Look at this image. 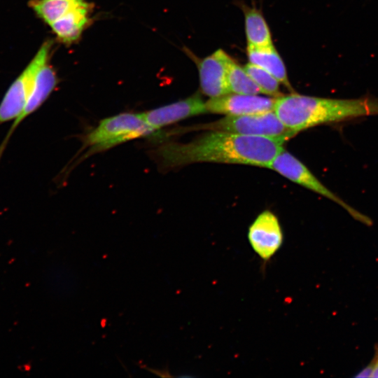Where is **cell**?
I'll list each match as a JSON object with an SVG mask.
<instances>
[{
    "label": "cell",
    "instance_id": "cell-7",
    "mask_svg": "<svg viewBox=\"0 0 378 378\" xmlns=\"http://www.w3.org/2000/svg\"><path fill=\"white\" fill-rule=\"evenodd\" d=\"M248 238L255 253L269 260L281 248L284 236L277 217L270 211L262 212L250 225Z\"/></svg>",
    "mask_w": 378,
    "mask_h": 378
},
{
    "label": "cell",
    "instance_id": "cell-5",
    "mask_svg": "<svg viewBox=\"0 0 378 378\" xmlns=\"http://www.w3.org/2000/svg\"><path fill=\"white\" fill-rule=\"evenodd\" d=\"M269 169L276 171L291 181L318 193L342 206L355 220L367 225L372 220L360 213L327 188L300 160L286 151L281 150L271 162Z\"/></svg>",
    "mask_w": 378,
    "mask_h": 378
},
{
    "label": "cell",
    "instance_id": "cell-10",
    "mask_svg": "<svg viewBox=\"0 0 378 378\" xmlns=\"http://www.w3.org/2000/svg\"><path fill=\"white\" fill-rule=\"evenodd\" d=\"M207 113L199 94L143 113L147 122L156 130L185 118Z\"/></svg>",
    "mask_w": 378,
    "mask_h": 378
},
{
    "label": "cell",
    "instance_id": "cell-2",
    "mask_svg": "<svg viewBox=\"0 0 378 378\" xmlns=\"http://www.w3.org/2000/svg\"><path fill=\"white\" fill-rule=\"evenodd\" d=\"M274 111L296 134L319 125L378 115V98H324L292 92L275 98Z\"/></svg>",
    "mask_w": 378,
    "mask_h": 378
},
{
    "label": "cell",
    "instance_id": "cell-3",
    "mask_svg": "<svg viewBox=\"0 0 378 378\" xmlns=\"http://www.w3.org/2000/svg\"><path fill=\"white\" fill-rule=\"evenodd\" d=\"M158 132L147 122L143 113H122L101 120L85 137L84 147L87 154H93Z\"/></svg>",
    "mask_w": 378,
    "mask_h": 378
},
{
    "label": "cell",
    "instance_id": "cell-11",
    "mask_svg": "<svg viewBox=\"0 0 378 378\" xmlns=\"http://www.w3.org/2000/svg\"><path fill=\"white\" fill-rule=\"evenodd\" d=\"M229 55L219 49L203 59L198 65L200 88L208 97H216L230 92L227 82Z\"/></svg>",
    "mask_w": 378,
    "mask_h": 378
},
{
    "label": "cell",
    "instance_id": "cell-12",
    "mask_svg": "<svg viewBox=\"0 0 378 378\" xmlns=\"http://www.w3.org/2000/svg\"><path fill=\"white\" fill-rule=\"evenodd\" d=\"M247 55L250 63L264 69L293 92L284 63L273 45L260 47L248 46Z\"/></svg>",
    "mask_w": 378,
    "mask_h": 378
},
{
    "label": "cell",
    "instance_id": "cell-9",
    "mask_svg": "<svg viewBox=\"0 0 378 378\" xmlns=\"http://www.w3.org/2000/svg\"><path fill=\"white\" fill-rule=\"evenodd\" d=\"M57 83V78L56 74L53 69L46 62L40 68L35 77L31 92L23 111L13 121L3 141L0 144V160L16 128L29 115L38 109L53 91Z\"/></svg>",
    "mask_w": 378,
    "mask_h": 378
},
{
    "label": "cell",
    "instance_id": "cell-8",
    "mask_svg": "<svg viewBox=\"0 0 378 378\" xmlns=\"http://www.w3.org/2000/svg\"><path fill=\"white\" fill-rule=\"evenodd\" d=\"M275 98L257 94H225L205 102L207 112L226 115H244L272 111Z\"/></svg>",
    "mask_w": 378,
    "mask_h": 378
},
{
    "label": "cell",
    "instance_id": "cell-6",
    "mask_svg": "<svg viewBox=\"0 0 378 378\" xmlns=\"http://www.w3.org/2000/svg\"><path fill=\"white\" fill-rule=\"evenodd\" d=\"M52 41L43 43L35 57L9 87L0 103V125L14 120L22 113L40 68L48 62Z\"/></svg>",
    "mask_w": 378,
    "mask_h": 378
},
{
    "label": "cell",
    "instance_id": "cell-14",
    "mask_svg": "<svg viewBox=\"0 0 378 378\" xmlns=\"http://www.w3.org/2000/svg\"><path fill=\"white\" fill-rule=\"evenodd\" d=\"M89 4L84 0H31L30 6L50 25L68 12Z\"/></svg>",
    "mask_w": 378,
    "mask_h": 378
},
{
    "label": "cell",
    "instance_id": "cell-16",
    "mask_svg": "<svg viewBox=\"0 0 378 378\" xmlns=\"http://www.w3.org/2000/svg\"><path fill=\"white\" fill-rule=\"evenodd\" d=\"M227 82L230 92L242 94L262 93L244 68L236 63L230 57L227 64Z\"/></svg>",
    "mask_w": 378,
    "mask_h": 378
},
{
    "label": "cell",
    "instance_id": "cell-18",
    "mask_svg": "<svg viewBox=\"0 0 378 378\" xmlns=\"http://www.w3.org/2000/svg\"><path fill=\"white\" fill-rule=\"evenodd\" d=\"M374 370V359L372 358V360L360 371L355 375V377L357 378H364V377H372L373 372Z\"/></svg>",
    "mask_w": 378,
    "mask_h": 378
},
{
    "label": "cell",
    "instance_id": "cell-1",
    "mask_svg": "<svg viewBox=\"0 0 378 378\" xmlns=\"http://www.w3.org/2000/svg\"><path fill=\"white\" fill-rule=\"evenodd\" d=\"M281 139L210 132L188 143H167L155 152L162 166L173 168L195 162L244 164L268 167L284 148Z\"/></svg>",
    "mask_w": 378,
    "mask_h": 378
},
{
    "label": "cell",
    "instance_id": "cell-4",
    "mask_svg": "<svg viewBox=\"0 0 378 378\" xmlns=\"http://www.w3.org/2000/svg\"><path fill=\"white\" fill-rule=\"evenodd\" d=\"M197 127L286 141L297 134L285 126L274 110L250 115H227L217 121L200 125Z\"/></svg>",
    "mask_w": 378,
    "mask_h": 378
},
{
    "label": "cell",
    "instance_id": "cell-13",
    "mask_svg": "<svg viewBox=\"0 0 378 378\" xmlns=\"http://www.w3.org/2000/svg\"><path fill=\"white\" fill-rule=\"evenodd\" d=\"M90 9L88 4L68 12L50 24L54 33L64 43L76 41L89 20Z\"/></svg>",
    "mask_w": 378,
    "mask_h": 378
},
{
    "label": "cell",
    "instance_id": "cell-15",
    "mask_svg": "<svg viewBox=\"0 0 378 378\" xmlns=\"http://www.w3.org/2000/svg\"><path fill=\"white\" fill-rule=\"evenodd\" d=\"M245 30L248 46L260 47L272 45L269 27L258 10L251 8L245 11Z\"/></svg>",
    "mask_w": 378,
    "mask_h": 378
},
{
    "label": "cell",
    "instance_id": "cell-19",
    "mask_svg": "<svg viewBox=\"0 0 378 378\" xmlns=\"http://www.w3.org/2000/svg\"><path fill=\"white\" fill-rule=\"evenodd\" d=\"M373 358L374 359V370L372 377L378 378V344L376 345Z\"/></svg>",
    "mask_w": 378,
    "mask_h": 378
},
{
    "label": "cell",
    "instance_id": "cell-17",
    "mask_svg": "<svg viewBox=\"0 0 378 378\" xmlns=\"http://www.w3.org/2000/svg\"><path fill=\"white\" fill-rule=\"evenodd\" d=\"M244 69L262 93L274 98L282 95L280 91V82L268 71L250 62L244 66Z\"/></svg>",
    "mask_w": 378,
    "mask_h": 378
}]
</instances>
